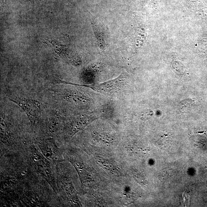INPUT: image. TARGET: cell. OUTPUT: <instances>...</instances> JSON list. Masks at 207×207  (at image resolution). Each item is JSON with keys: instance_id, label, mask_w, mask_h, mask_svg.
I'll list each match as a JSON object with an SVG mask.
<instances>
[{"instance_id": "6da1fadb", "label": "cell", "mask_w": 207, "mask_h": 207, "mask_svg": "<svg viewBox=\"0 0 207 207\" xmlns=\"http://www.w3.org/2000/svg\"><path fill=\"white\" fill-rule=\"evenodd\" d=\"M127 80V75L126 73H123L114 80L98 85L97 86V89L106 93H116L124 88Z\"/></svg>"}, {"instance_id": "7a4b0ae2", "label": "cell", "mask_w": 207, "mask_h": 207, "mask_svg": "<svg viewBox=\"0 0 207 207\" xmlns=\"http://www.w3.org/2000/svg\"><path fill=\"white\" fill-rule=\"evenodd\" d=\"M40 147L43 154L49 160L56 162L62 160L60 150L58 148L53 141L47 140L41 142Z\"/></svg>"}, {"instance_id": "3957f363", "label": "cell", "mask_w": 207, "mask_h": 207, "mask_svg": "<svg viewBox=\"0 0 207 207\" xmlns=\"http://www.w3.org/2000/svg\"><path fill=\"white\" fill-rule=\"evenodd\" d=\"M34 151V162H36V167L38 170L48 181L50 182L52 184L53 186L55 187V184L53 182V175L47 161L42 157V155H41V154L39 153V152L36 150Z\"/></svg>"}, {"instance_id": "277c9868", "label": "cell", "mask_w": 207, "mask_h": 207, "mask_svg": "<svg viewBox=\"0 0 207 207\" xmlns=\"http://www.w3.org/2000/svg\"><path fill=\"white\" fill-rule=\"evenodd\" d=\"M91 24L99 47L101 50H104L106 48V44L103 28L94 19H92Z\"/></svg>"}, {"instance_id": "5b68a950", "label": "cell", "mask_w": 207, "mask_h": 207, "mask_svg": "<svg viewBox=\"0 0 207 207\" xmlns=\"http://www.w3.org/2000/svg\"><path fill=\"white\" fill-rule=\"evenodd\" d=\"M94 116H87L81 118L77 122L76 125L73 129V131L75 132H78L82 128L88 124L89 123L91 122L95 119Z\"/></svg>"}, {"instance_id": "8992f818", "label": "cell", "mask_w": 207, "mask_h": 207, "mask_svg": "<svg viewBox=\"0 0 207 207\" xmlns=\"http://www.w3.org/2000/svg\"><path fill=\"white\" fill-rule=\"evenodd\" d=\"M154 114L153 111L151 110H145L141 113V117L143 119H147L150 118Z\"/></svg>"}]
</instances>
